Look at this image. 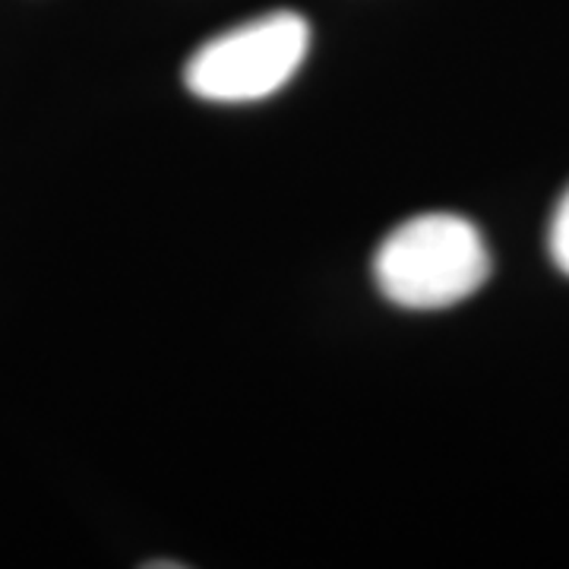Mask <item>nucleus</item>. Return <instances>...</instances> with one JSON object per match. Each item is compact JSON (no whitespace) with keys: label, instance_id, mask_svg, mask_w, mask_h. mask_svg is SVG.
Masks as SVG:
<instances>
[{"label":"nucleus","instance_id":"nucleus-2","mask_svg":"<svg viewBox=\"0 0 569 569\" xmlns=\"http://www.w3.org/2000/svg\"><path fill=\"white\" fill-rule=\"evenodd\" d=\"M307 51L310 26L305 17L276 10L200 44L183 67V82L203 102H260L291 82Z\"/></svg>","mask_w":569,"mask_h":569},{"label":"nucleus","instance_id":"nucleus-1","mask_svg":"<svg viewBox=\"0 0 569 569\" xmlns=\"http://www.w3.org/2000/svg\"><path fill=\"white\" fill-rule=\"evenodd\" d=\"M490 276V250L462 216L425 212L392 228L373 253L383 298L406 310H443L471 298Z\"/></svg>","mask_w":569,"mask_h":569},{"label":"nucleus","instance_id":"nucleus-3","mask_svg":"<svg viewBox=\"0 0 569 569\" xmlns=\"http://www.w3.org/2000/svg\"><path fill=\"white\" fill-rule=\"evenodd\" d=\"M548 247L550 260L557 263V269L569 276V187L567 193L560 197V203L550 216V231H548Z\"/></svg>","mask_w":569,"mask_h":569}]
</instances>
